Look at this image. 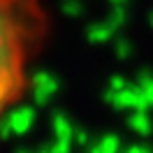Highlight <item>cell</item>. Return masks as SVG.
Returning a JSON list of instances; mask_svg holds the SVG:
<instances>
[{
    "mask_svg": "<svg viewBox=\"0 0 153 153\" xmlns=\"http://www.w3.org/2000/svg\"><path fill=\"white\" fill-rule=\"evenodd\" d=\"M49 23L44 0H0V125L28 91Z\"/></svg>",
    "mask_w": 153,
    "mask_h": 153,
    "instance_id": "cell-1",
    "label": "cell"
}]
</instances>
